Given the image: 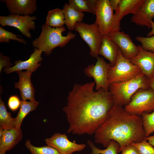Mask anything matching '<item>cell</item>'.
I'll use <instances>...</instances> for the list:
<instances>
[{"label":"cell","instance_id":"1","mask_svg":"<svg viewBox=\"0 0 154 154\" xmlns=\"http://www.w3.org/2000/svg\"><path fill=\"white\" fill-rule=\"evenodd\" d=\"M95 82L75 84L63 110L69 124L68 133L94 135L115 104L112 94L102 89L94 90Z\"/></svg>","mask_w":154,"mask_h":154},{"label":"cell","instance_id":"2","mask_svg":"<svg viewBox=\"0 0 154 154\" xmlns=\"http://www.w3.org/2000/svg\"><path fill=\"white\" fill-rule=\"evenodd\" d=\"M94 135L95 142L105 148L111 140L117 142L120 146L119 153L133 142L142 141L145 137L141 116L131 114L115 104Z\"/></svg>","mask_w":154,"mask_h":154},{"label":"cell","instance_id":"3","mask_svg":"<svg viewBox=\"0 0 154 154\" xmlns=\"http://www.w3.org/2000/svg\"><path fill=\"white\" fill-rule=\"evenodd\" d=\"M41 32L39 37L35 39L32 45L47 56L50 55L55 48L64 47L71 40L74 39L76 35L69 31L64 36L62 33L66 31L64 27L53 28L45 23L41 26Z\"/></svg>","mask_w":154,"mask_h":154},{"label":"cell","instance_id":"4","mask_svg":"<svg viewBox=\"0 0 154 154\" xmlns=\"http://www.w3.org/2000/svg\"><path fill=\"white\" fill-rule=\"evenodd\" d=\"M149 80L141 73L128 80L110 85L109 91L113 98L115 104L125 106L131 97L141 89L149 88Z\"/></svg>","mask_w":154,"mask_h":154},{"label":"cell","instance_id":"5","mask_svg":"<svg viewBox=\"0 0 154 154\" xmlns=\"http://www.w3.org/2000/svg\"><path fill=\"white\" fill-rule=\"evenodd\" d=\"M109 0H97L95 22L102 36L110 37L121 29L120 23L116 20Z\"/></svg>","mask_w":154,"mask_h":154},{"label":"cell","instance_id":"6","mask_svg":"<svg viewBox=\"0 0 154 154\" xmlns=\"http://www.w3.org/2000/svg\"><path fill=\"white\" fill-rule=\"evenodd\" d=\"M141 73L138 67L125 58L119 50L115 64L111 66L108 72L110 84L126 81Z\"/></svg>","mask_w":154,"mask_h":154},{"label":"cell","instance_id":"7","mask_svg":"<svg viewBox=\"0 0 154 154\" xmlns=\"http://www.w3.org/2000/svg\"><path fill=\"white\" fill-rule=\"evenodd\" d=\"M124 108L133 114L141 116L144 113H151L154 111V91L150 88L139 90Z\"/></svg>","mask_w":154,"mask_h":154},{"label":"cell","instance_id":"8","mask_svg":"<svg viewBox=\"0 0 154 154\" xmlns=\"http://www.w3.org/2000/svg\"><path fill=\"white\" fill-rule=\"evenodd\" d=\"M74 30L88 46L90 55L96 58L99 57L102 36L97 24L95 22L92 24L78 22L76 24Z\"/></svg>","mask_w":154,"mask_h":154},{"label":"cell","instance_id":"9","mask_svg":"<svg viewBox=\"0 0 154 154\" xmlns=\"http://www.w3.org/2000/svg\"><path fill=\"white\" fill-rule=\"evenodd\" d=\"M111 66L103 58L99 57L95 64L90 65L85 68L84 72L85 74L88 77L93 78L94 80L95 90L102 89L109 91L110 84L108 74Z\"/></svg>","mask_w":154,"mask_h":154},{"label":"cell","instance_id":"10","mask_svg":"<svg viewBox=\"0 0 154 154\" xmlns=\"http://www.w3.org/2000/svg\"><path fill=\"white\" fill-rule=\"evenodd\" d=\"M37 19L35 16L20 15L10 14L7 16H0V24L4 27L9 26L18 29L25 36L32 38L30 30H35L36 26L34 21Z\"/></svg>","mask_w":154,"mask_h":154},{"label":"cell","instance_id":"11","mask_svg":"<svg viewBox=\"0 0 154 154\" xmlns=\"http://www.w3.org/2000/svg\"><path fill=\"white\" fill-rule=\"evenodd\" d=\"M47 145L55 149L60 154H72L81 151L86 147L84 144H78L70 141L64 133H56L51 137L46 138Z\"/></svg>","mask_w":154,"mask_h":154},{"label":"cell","instance_id":"12","mask_svg":"<svg viewBox=\"0 0 154 154\" xmlns=\"http://www.w3.org/2000/svg\"><path fill=\"white\" fill-rule=\"evenodd\" d=\"M109 37L117 45L121 54L126 58L130 60L138 54V46L133 42L129 35L124 32H115Z\"/></svg>","mask_w":154,"mask_h":154},{"label":"cell","instance_id":"13","mask_svg":"<svg viewBox=\"0 0 154 154\" xmlns=\"http://www.w3.org/2000/svg\"><path fill=\"white\" fill-rule=\"evenodd\" d=\"M138 46V54L130 61L138 67L149 81L154 80V52L146 51L141 45Z\"/></svg>","mask_w":154,"mask_h":154},{"label":"cell","instance_id":"14","mask_svg":"<svg viewBox=\"0 0 154 154\" xmlns=\"http://www.w3.org/2000/svg\"><path fill=\"white\" fill-rule=\"evenodd\" d=\"M42 52L41 51L35 48L33 52L28 59L25 61L16 60L14 62V65L10 68H4V71L7 74L23 70H26L32 73L34 72L41 65L40 62L43 60L41 56Z\"/></svg>","mask_w":154,"mask_h":154},{"label":"cell","instance_id":"15","mask_svg":"<svg viewBox=\"0 0 154 154\" xmlns=\"http://www.w3.org/2000/svg\"><path fill=\"white\" fill-rule=\"evenodd\" d=\"M10 14L30 15L37 9L36 0H1Z\"/></svg>","mask_w":154,"mask_h":154},{"label":"cell","instance_id":"16","mask_svg":"<svg viewBox=\"0 0 154 154\" xmlns=\"http://www.w3.org/2000/svg\"><path fill=\"white\" fill-rule=\"evenodd\" d=\"M154 18V0H145L137 12L133 15L130 21L136 25L151 28L150 23Z\"/></svg>","mask_w":154,"mask_h":154},{"label":"cell","instance_id":"17","mask_svg":"<svg viewBox=\"0 0 154 154\" xmlns=\"http://www.w3.org/2000/svg\"><path fill=\"white\" fill-rule=\"evenodd\" d=\"M19 77V81L14 84L15 88L20 91L21 97L23 100H29L35 101V90L31 81L32 72L28 71L17 72Z\"/></svg>","mask_w":154,"mask_h":154},{"label":"cell","instance_id":"18","mask_svg":"<svg viewBox=\"0 0 154 154\" xmlns=\"http://www.w3.org/2000/svg\"><path fill=\"white\" fill-rule=\"evenodd\" d=\"M22 137L21 129H4L0 137V154H5L7 151L12 149L21 140Z\"/></svg>","mask_w":154,"mask_h":154},{"label":"cell","instance_id":"19","mask_svg":"<svg viewBox=\"0 0 154 154\" xmlns=\"http://www.w3.org/2000/svg\"><path fill=\"white\" fill-rule=\"evenodd\" d=\"M119 50L118 46L109 37L102 36L99 55L102 56L108 60L111 66L115 64Z\"/></svg>","mask_w":154,"mask_h":154},{"label":"cell","instance_id":"20","mask_svg":"<svg viewBox=\"0 0 154 154\" xmlns=\"http://www.w3.org/2000/svg\"><path fill=\"white\" fill-rule=\"evenodd\" d=\"M145 0H121L114 15L119 23L125 16L129 14L133 15L136 13Z\"/></svg>","mask_w":154,"mask_h":154},{"label":"cell","instance_id":"21","mask_svg":"<svg viewBox=\"0 0 154 154\" xmlns=\"http://www.w3.org/2000/svg\"><path fill=\"white\" fill-rule=\"evenodd\" d=\"M62 11L64 16L65 24L67 28L70 31L74 30L76 24L83 20L84 14L76 11L67 3H65Z\"/></svg>","mask_w":154,"mask_h":154},{"label":"cell","instance_id":"22","mask_svg":"<svg viewBox=\"0 0 154 154\" xmlns=\"http://www.w3.org/2000/svg\"><path fill=\"white\" fill-rule=\"evenodd\" d=\"M39 104V102L36 100L29 102L21 101L19 110L15 118L16 128L21 129L22 121L25 117L30 112L35 110Z\"/></svg>","mask_w":154,"mask_h":154},{"label":"cell","instance_id":"23","mask_svg":"<svg viewBox=\"0 0 154 154\" xmlns=\"http://www.w3.org/2000/svg\"><path fill=\"white\" fill-rule=\"evenodd\" d=\"M45 24L53 28L63 27L65 24V21L62 10L56 8L49 11Z\"/></svg>","mask_w":154,"mask_h":154},{"label":"cell","instance_id":"24","mask_svg":"<svg viewBox=\"0 0 154 154\" xmlns=\"http://www.w3.org/2000/svg\"><path fill=\"white\" fill-rule=\"evenodd\" d=\"M0 127L10 130L15 128V119L7 111L4 102L0 98Z\"/></svg>","mask_w":154,"mask_h":154},{"label":"cell","instance_id":"25","mask_svg":"<svg viewBox=\"0 0 154 154\" xmlns=\"http://www.w3.org/2000/svg\"><path fill=\"white\" fill-rule=\"evenodd\" d=\"M87 144L91 150L90 154H117L120 146L116 141L112 140L108 146L104 149H101L97 147L90 140L87 141Z\"/></svg>","mask_w":154,"mask_h":154},{"label":"cell","instance_id":"26","mask_svg":"<svg viewBox=\"0 0 154 154\" xmlns=\"http://www.w3.org/2000/svg\"><path fill=\"white\" fill-rule=\"evenodd\" d=\"M25 145L31 154H60L55 149L48 145L35 146L32 144L29 139L26 141Z\"/></svg>","mask_w":154,"mask_h":154},{"label":"cell","instance_id":"27","mask_svg":"<svg viewBox=\"0 0 154 154\" xmlns=\"http://www.w3.org/2000/svg\"><path fill=\"white\" fill-rule=\"evenodd\" d=\"M145 137L154 132V111L150 113H144L141 115Z\"/></svg>","mask_w":154,"mask_h":154},{"label":"cell","instance_id":"28","mask_svg":"<svg viewBox=\"0 0 154 154\" xmlns=\"http://www.w3.org/2000/svg\"><path fill=\"white\" fill-rule=\"evenodd\" d=\"M21 36L17 35L5 29L0 26V42L9 43L10 40L17 41L20 43L26 44L27 41L22 38Z\"/></svg>","mask_w":154,"mask_h":154},{"label":"cell","instance_id":"29","mask_svg":"<svg viewBox=\"0 0 154 154\" xmlns=\"http://www.w3.org/2000/svg\"><path fill=\"white\" fill-rule=\"evenodd\" d=\"M135 39L141 44L143 49L154 52V35L147 37L138 36L135 37Z\"/></svg>","mask_w":154,"mask_h":154},{"label":"cell","instance_id":"30","mask_svg":"<svg viewBox=\"0 0 154 154\" xmlns=\"http://www.w3.org/2000/svg\"><path fill=\"white\" fill-rule=\"evenodd\" d=\"M130 144L138 149L140 154H154V148L145 139L139 143L133 142Z\"/></svg>","mask_w":154,"mask_h":154},{"label":"cell","instance_id":"31","mask_svg":"<svg viewBox=\"0 0 154 154\" xmlns=\"http://www.w3.org/2000/svg\"><path fill=\"white\" fill-rule=\"evenodd\" d=\"M68 4L76 11L91 13L86 0H69Z\"/></svg>","mask_w":154,"mask_h":154},{"label":"cell","instance_id":"32","mask_svg":"<svg viewBox=\"0 0 154 154\" xmlns=\"http://www.w3.org/2000/svg\"><path fill=\"white\" fill-rule=\"evenodd\" d=\"M21 101L16 95H13L9 98L8 101V106L9 109L15 112L20 108Z\"/></svg>","mask_w":154,"mask_h":154},{"label":"cell","instance_id":"33","mask_svg":"<svg viewBox=\"0 0 154 154\" xmlns=\"http://www.w3.org/2000/svg\"><path fill=\"white\" fill-rule=\"evenodd\" d=\"M13 64L10 61V58L4 56L2 53L0 54V72L3 68H9L11 67Z\"/></svg>","mask_w":154,"mask_h":154},{"label":"cell","instance_id":"34","mask_svg":"<svg viewBox=\"0 0 154 154\" xmlns=\"http://www.w3.org/2000/svg\"><path fill=\"white\" fill-rule=\"evenodd\" d=\"M121 152V154H140L138 149L131 144L125 146Z\"/></svg>","mask_w":154,"mask_h":154},{"label":"cell","instance_id":"35","mask_svg":"<svg viewBox=\"0 0 154 154\" xmlns=\"http://www.w3.org/2000/svg\"><path fill=\"white\" fill-rule=\"evenodd\" d=\"M91 13L95 14L96 9L97 0H86Z\"/></svg>","mask_w":154,"mask_h":154},{"label":"cell","instance_id":"36","mask_svg":"<svg viewBox=\"0 0 154 154\" xmlns=\"http://www.w3.org/2000/svg\"><path fill=\"white\" fill-rule=\"evenodd\" d=\"M121 0H109L110 6L113 11H116L117 8Z\"/></svg>","mask_w":154,"mask_h":154},{"label":"cell","instance_id":"37","mask_svg":"<svg viewBox=\"0 0 154 154\" xmlns=\"http://www.w3.org/2000/svg\"><path fill=\"white\" fill-rule=\"evenodd\" d=\"M145 140L147 141L150 144L154 146V135L148 137H145Z\"/></svg>","mask_w":154,"mask_h":154},{"label":"cell","instance_id":"38","mask_svg":"<svg viewBox=\"0 0 154 154\" xmlns=\"http://www.w3.org/2000/svg\"><path fill=\"white\" fill-rule=\"evenodd\" d=\"M150 23L151 25V31L148 33L147 35V37H150L154 35V22L151 21Z\"/></svg>","mask_w":154,"mask_h":154},{"label":"cell","instance_id":"39","mask_svg":"<svg viewBox=\"0 0 154 154\" xmlns=\"http://www.w3.org/2000/svg\"><path fill=\"white\" fill-rule=\"evenodd\" d=\"M149 87L154 91V80L149 81Z\"/></svg>","mask_w":154,"mask_h":154},{"label":"cell","instance_id":"40","mask_svg":"<svg viewBox=\"0 0 154 154\" xmlns=\"http://www.w3.org/2000/svg\"><path fill=\"white\" fill-rule=\"evenodd\" d=\"M78 154L76 153H75V154Z\"/></svg>","mask_w":154,"mask_h":154}]
</instances>
